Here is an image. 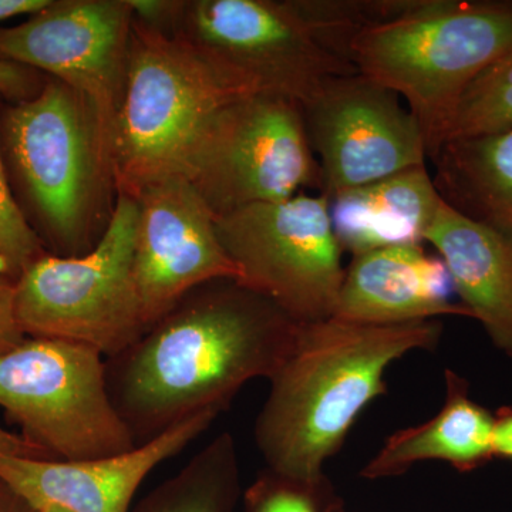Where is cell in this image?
Instances as JSON below:
<instances>
[{
  "label": "cell",
  "mask_w": 512,
  "mask_h": 512,
  "mask_svg": "<svg viewBox=\"0 0 512 512\" xmlns=\"http://www.w3.org/2000/svg\"><path fill=\"white\" fill-rule=\"evenodd\" d=\"M302 326L234 279L198 286L106 359L111 402L136 444L195 414H221L245 384L278 372Z\"/></svg>",
  "instance_id": "1"
},
{
  "label": "cell",
  "mask_w": 512,
  "mask_h": 512,
  "mask_svg": "<svg viewBox=\"0 0 512 512\" xmlns=\"http://www.w3.org/2000/svg\"><path fill=\"white\" fill-rule=\"evenodd\" d=\"M439 320L363 325L328 318L303 323L298 345L269 379L255 443L266 468L295 480L325 478L326 461L360 413L387 392V369L413 350H434Z\"/></svg>",
  "instance_id": "2"
},
{
  "label": "cell",
  "mask_w": 512,
  "mask_h": 512,
  "mask_svg": "<svg viewBox=\"0 0 512 512\" xmlns=\"http://www.w3.org/2000/svg\"><path fill=\"white\" fill-rule=\"evenodd\" d=\"M511 50L512 2L409 0L399 15L360 32L349 59L406 103L433 160L468 87Z\"/></svg>",
  "instance_id": "3"
},
{
  "label": "cell",
  "mask_w": 512,
  "mask_h": 512,
  "mask_svg": "<svg viewBox=\"0 0 512 512\" xmlns=\"http://www.w3.org/2000/svg\"><path fill=\"white\" fill-rule=\"evenodd\" d=\"M251 90L184 40L133 20L126 89L113 146L116 192L136 198L148 185L184 177L202 131Z\"/></svg>",
  "instance_id": "4"
},
{
  "label": "cell",
  "mask_w": 512,
  "mask_h": 512,
  "mask_svg": "<svg viewBox=\"0 0 512 512\" xmlns=\"http://www.w3.org/2000/svg\"><path fill=\"white\" fill-rule=\"evenodd\" d=\"M3 131L55 255L87 254L109 224L116 192L92 107L72 87L50 79L33 99L6 111Z\"/></svg>",
  "instance_id": "5"
},
{
  "label": "cell",
  "mask_w": 512,
  "mask_h": 512,
  "mask_svg": "<svg viewBox=\"0 0 512 512\" xmlns=\"http://www.w3.org/2000/svg\"><path fill=\"white\" fill-rule=\"evenodd\" d=\"M140 207L117 192L103 235L87 254H45L16 279L15 316L26 338L82 343L109 359L148 329L134 278Z\"/></svg>",
  "instance_id": "6"
},
{
  "label": "cell",
  "mask_w": 512,
  "mask_h": 512,
  "mask_svg": "<svg viewBox=\"0 0 512 512\" xmlns=\"http://www.w3.org/2000/svg\"><path fill=\"white\" fill-rule=\"evenodd\" d=\"M0 407L53 460H92L137 446L111 402L106 357L82 343L26 338L0 353Z\"/></svg>",
  "instance_id": "7"
},
{
  "label": "cell",
  "mask_w": 512,
  "mask_h": 512,
  "mask_svg": "<svg viewBox=\"0 0 512 512\" xmlns=\"http://www.w3.org/2000/svg\"><path fill=\"white\" fill-rule=\"evenodd\" d=\"M184 177L215 217L249 205L322 192L298 101L258 93L229 103L192 148Z\"/></svg>",
  "instance_id": "8"
},
{
  "label": "cell",
  "mask_w": 512,
  "mask_h": 512,
  "mask_svg": "<svg viewBox=\"0 0 512 512\" xmlns=\"http://www.w3.org/2000/svg\"><path fill=\"white\" fill-rule=\"evenodd\" d=\"M252 93L311 103L336 77L359 73L330 52L295 0H181L170 35Z\"/></svg>",
  "instance_id": "9"
},
{
  "label": "cell",
  "mask_w": 512,
  "mask_h": 512,
  "mask_svg": "<svg viewBox=\"0 0 512 512\" xmlns=\"http://www.w3.org/2000/svg\"><path fill=\"white\" fill-rule=\"evenodd\" d=\"M239 284L299 323L332 318L345 269L326 195L249 205L215 217Z\"/></svg>",
  "instance_id": "10"
},
{
  "label": "cell",
  "mask_w": 512,
  "mask_h": 512,
  "mask_svg": "<svg viewBox=\"0 0 512 512\" xmlns=\"http://www.w3.org/2000/svg\"><path fill=\"white\" fill-rule=\"evenodd\" d=\"M133 20L128 0H52L22 25L0 29V59L43 70L82 94L111 165Z\"/></svg>",
  "instance_id": "11"
},
{
  "label": "cell",
  "mask_w": 512,
  "mask_h": 512,
  "mask_svg": "<svg viewBox=\"0 0 512 512\" xmlns=\"http://www.w3.org/2000/svg\"><path fill=\"white\" fill-rule=\"evenodd\" d=\"M303 117L328 200L429 158L406 103L360 73L330 80L303 106Z\"/></svg>",
  "instance_id": "12"
},
{
  "label": "cell",
  "mask_w": 512,
  "mask_h": 512,
  "mask_svg": "<svg viewBox=\"0 0 512 512\" xmlns=\"http://www.w3.org/2000/svg\"><path fill=\"white\" fill-rule=\"evenodd\" d=\"M136 200L134 278L148 328L192 289L221 279L239 281L241 274L218 237L215 215L187 178L148 185Z\"/></svg>",
  "instance_id": "13"
},
{
  "label": "cell",
  "mask_w": 512,
  "mask_h": 512,
  "mask_svg": "<svg viewBox=\"0 0 512 512\" xmlns=\"http://www.w3.org/2000/svg\"><path fill=\"white\" fill-rule=\"evenodd\" d=\"M218 416L195 414L156 439L113 456L82 461L0 458V478L39 511L128 512L148 474L190 446Z\"/></svg>",
  "instance_id": "14"
},
{
  "label": "cell",
  "mask_w": 512,
  "mask_h": 512,
  "mask_svg": "<svg viewBox=\"0 0 512 512\" xmlns=\"http://www.w3.org/2000/svg\"><path fill=\"white\" fill-rule=\"evenodd\" d=\"M451 276L423 245L375 249L353 256L332 318L363 325H404L437 316L473 318L451 301Z\"/></svg>",
  "instance_id": "15"
},
{
  "label": "cell",
  "mask_w": 512,
  "mask_h": 512,
  "mask_svg": "<svg viewBox=\"0 0 512 512\" xmlns=\"http://www.w3.org/2000/svg\"><path fill=\"white\" fill-rule=\"evenodd\" d=\"M448 269L454 292L512 357V238L460 214L443 200L426 232Z\"/></svg>",
  "instance_id": "16"
},
{
  "label": "cell",
  "mask_w": 512,
  "mask_h": 512,
  "mask_svg": "<svg viewBox=\"0 0 512 512\" xmlns=\"http://www.w3.org/2000/svg\"><path fill=\"white\" fill-rule=\"evenodd\" d=\"M443 204L426 165L343 191L329 200L330 220L343 252L426 244Z\"/></svg>",
  "instance_id": "17"
},
{
  "label": "cell",
  "mask_w": 512,
  "mask_h": 512,
  "mask_svg": "<svg viewBox=\"0 0 512 512\" xmlns=\"http://www.w3.org/2000/svg\"><path fill=\"white\" fill-rule=\"evenodd\" d=\"M446 400L433 419L392 434L363 468L366 480L403 476L416 463L440 460L470 473L494 458V416L474 402L468 382L447 369Z\"/></svg>",
  "instance_id": "18"
},
{
  "label": "cell",
  "mask_w": 512,
  "mask_h": 512,
  "mask_svg": "<svg viewBox=\"0 0 512 512\" xmlns=\"http://www.w3.org/2000/svg\"><path fill=\"white\" fill-rule=\"evenodd\" d=\"M431 161L446 204L512 238V128L447 141Z\"/></svg>",
  "instance_id": "19"
},
{
  "label": "cell",
  "mask_w": 512,
  "mask_h": 512,
  "mask_svg": "<svg viewBox=\"0 0 512 512\" xmlns=\"http://www.w3.org/2000/svg\"><path fill=\"white\" fill-rule=\"evenodd\" d=\"M238 488L237 444L224 431L161 485L143 512H231Z\"/></svg>",
  "instance_id": "20"
},
{
  "label": "cell",
  "mask_w": 512,
  "mask_h": 512,
  "mask_svg": "<svg viewBox=\"0 0 512 512\" xmlns=\"http://www.w3.org/2000/svg\"><path fill=\"white\" fill-rule=\"evenodd\" d=\"M512 128V50L474 80L458 104L447 141ZM444 143V144H446ZM443 144V146H444Z\"/></svg>",
  "instance_id": "21"
},
{
  "label": "cell",
  "mask_w": 512,
  "mask_h": 512,
  "mask_svg": "<svg viewBox=\"0 0 512 512\" xmlns=\"http://www.w3.org/2000/svg\"><path fill=\"white\" fill-rule=\"evenodd\" d=\"M249 512H338L328 477L315 483L268 470L248 493Z\"/></svg>",
  "instance_id": "22"
},
{
  "label": "cell",
  "mask_w": 512,
  "mask_h": 512,
  "mask_svg": "<svg viewBox=\"0 0 512 512\" xmlns=\"http://www.w3.org/2000/svg\"><path fill=\"white\" fill-rule=\"evenodd\" d=\"M45 254L42 239L30 227L10 191L0 153V262L18 279L30 264Z\"/></svg>",
  "instance_id": "23"
},
{
  "label": "cell",
  "mask_w": 512,
  "mask_h": 512,
  "mask_svg": "<svg viewBox=\"0 0 512 512\" xmlns=\"http://www.w3.org/2000/svg\"><path fill=\"white\" fill-rule=\"evenodd\" d=\"M16 279L0 262V353L16 348L26 339L15 316Z\"/></svg>",
  "instance_id": "24"
},
{
  "label": "cell",
  "mask_w": 512,
  "mask_h": 512,
  "mask_svg": "<svg viewBox=\"0 0 512 512\" xmlns=\"http://www.w3.org/2000/svg\"><path fill=\"white\" fill-rule=\"evenodd\" d=\"M42 87L30 67L0 59V94L20 103L33 99Z\"/></svg>",
  "instance_id": "25"
},
{
  "label": "cell",
  "mask_w": 512,
  "mask_h": 512,
  "mask_svg": "<svg viewBox=\"0 0 512 512\" xmlns=\"http://www.w3.org/2000/svg\"><path fill=\"white\" fill-rule=\"evenodd\" d=\"M23 457L35 460H53L42 448L26 440L22 434L10 433L0 427V458Z\"/></svg>",
  "instance_id": "26"
},
{
  "label": "cell",
  "mask_w": 512,
  "mask_h": 512,
  "mask_svg": "<svg viewBox=\"0 0 512 512\" xmlns=\"http://www.w3.org/2000/svg\"><path fill=\"white\" fill-rule=\"evenodd\" d=\"M494 457L512 460V407H501L494 416Z\"/></svg>",
  "instance_id": "27"
},
{
  "label": "cell",
  "mask_w": 512,
  "mask_h": 512,
  "mask_svg": "<svg viewBox=\"0 0 512 512\" xmlns=\"http://www.w3.org/2000/svg\"><path fill=\"white\" fill-rule=\"evenodd\" d=\"M52 0H0V22L19 15H35L46 9Z\"/></svg>",
  "instance_id": "28"
},
{
  "label": "cell",
  "mask_w": 512,
  "mask_h": 512,
  "mask_svg": "<svg viewBox=\"0 0 512 512\" xmlns=\"http://www.w3.org/2000/svg\"><path fill=\"white\" fill-rule=\"evenodd\" d=\"M0 512H40L0 478Z\"/></svg>",
  "instance_id": "29"
},
{
  "label": "cell",
  "mask_w": 512,
  "mask_h": 512,
  "mask_svg": "<svg viewBox=\"0 0 512 512\" xmlns=\"http://www.w3.org/2000/svg\"><path fill=\"white\" fill-rule=\"evenodd\" d=\"M40 512H64V511L57 510V508L47 507V508H43V510H40Z\"/></svg>",
  "instance_id": "30"
}]
</instances>
